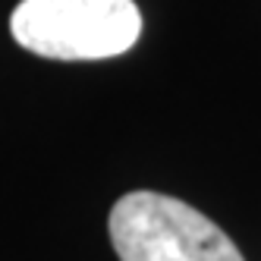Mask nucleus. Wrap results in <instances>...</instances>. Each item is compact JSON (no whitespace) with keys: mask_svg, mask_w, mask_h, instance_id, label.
<instances>
[{"mask_svg":"<svg viewBox=\"0 0 261 261\" xmlns=\"http://www.w3.org/2000/svg\"><path fill=\"white\" fill-rule=\"evenodd\" d=\"M10 32L47 60H107L142 38V13L136 0H22Z\"/></svg>","mask_w":261,"mask_h":261,"instance_id":"1","label":"nucleus"},{"mask_svg":"<svg viewBox=\"0 0 261 261\" xmlns=\"http://www.w3.org/2000/svg\"><path fill=\"white\" fill-rule=\"evenodd\" d=\"M107 230L120 261H246L211 217L161 192L117 198Z\"/></svg>","mask_w":261,"mask_h":261,"instance_id":"2","label":"nucleus"}]
</instances>
